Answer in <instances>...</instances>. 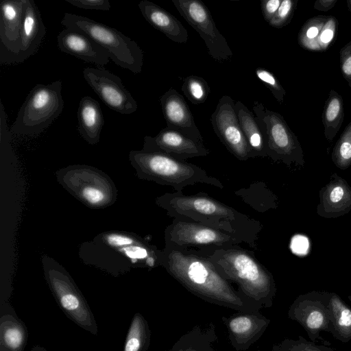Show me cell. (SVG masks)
Here are the masks:
<instances>
[{
	"instance_id": "1",
	"label": "cell",
	"mask_w": 351,
	"mask_h": 351,
	"mask_svg": "<svg viewBox=\"0 0 351 351\" xmlns=\"http://www.w3.org/2000/svg\"><path fill=\"white\" fill-rule=\"evenodd\" d=\"M161 266L186 289L210 302L239 311L254 312L217 270L200 253L191 250L165 246Z\"/></svg>"
},
{
	"instance_id": "6",
	"label": "cell",
	"mask_w": 351,
	"mask_h": 351,
	"mask_svg": "<svg viewBox=\"0 0 351 351\" xmlns=\"http://www.w3.org/2000/svg\"><path fill=\"white\" fill-rule=\"evenodd\" d=\"M65 27L80 30L106 50L117 66L135 74L142 71L144 53L136 42L117 29L88 17L66 12L60 21Z\"/></svg>"
},
{
	"instance_id": "21",
	"label": "cell",
	"mask_w": 351,
	"mask_h": 351,
	"mask_svg": "<svg viewBox=\"0 0 351 351\" xmlns=\"http://www.w3.org/2000/svg\"><path fill=\"white\" fill-rule=\"evenodd\" d=\"M317 214L324 218H337L351 210V187L343 178L333 173L319 191Z\"/></svg>"
},
{
	"instance_id": "20",
	"label": "cell",
	"mask_w": 351,
	"mask_h": 351,
	"mask_svg": "<svg viewBox=\"0 0 351 351\" xmlns=\"http://www.w3.org/2000/svg\"><path fill=\"white\" fill-rule=\"evenodd\" d=\"M46 34L40 12L33 0H26L19 53L8 64L21 63L38 50Z\"/></svg>"
},
{
	"instance_id": "10",
	"label": "cell",
	"mask_w": 351,
	"mask_h": 351,
	"mask_svg": "<svg viewBox=\"0 0 351 351\" xmlns=\"http://www.w3.org/2000/svg\"><path fill=\"white\" fill-rule=\"evenodd\" d=\"M167 247L195 251L239 245L256 247V241L242 234L230 232L204 223L174 218L165 230Z\"/></svg>"
},
{
	"instance_id": "31",
	"label": "cell",
	"mask_w": 351,
	"mask_h": 351,
	"mask_svg": "<svg viewBox=\"0 0 351 351\" xmlns=\"http://www.w3.org/2000/svg\"><path fill=\"white\" fill-rule=\"evenodd\" d=\"M332 160L341 169H346L351 165V122L337 141L332 153Z\"/></svg>"
},
{
	"instance_id": "7",
	"label": "cell",
	"mask_w": 351,
	"mask_h": 351,
	"mask_svg": "<svg viewBox=\"0 0 351 351\" xmlns=\"http://www.w3.org/2000/svg\"><path fill=\"white\" fill-rule=\"evenodd\" d=\"M62 81L38 84L27 95L14 122L12 134L35 136L48 128L60 115L64 108Z\"/></svg>"
},
{
	"instance_id": "43",
	"label": "cell",
	"mask_w": 351,
	"mask_h": 351,
	"mask_svg": "<svg viewBox=\"0 0 351 351\" xmlns=\"http://www.w3.org/2000/svg\"><path fill=\"white\" fill-rule=\"evenodd\" d=\"M347 6L350 12H351V0H347Z\"/></svg>"
},
{
	"instance_id": "44",
	"label": "cell",
	"mask_w": 351,
	"mask_h": 351,
	"mask_svg": "<svg viewBox=\"0 0 351 351\" xmlns=\"http://www.w3.org/2000/svg\"><path fill=\"white\" fill-rule=\"evenodd\" d=\"M348 300H350V302H351V295H348Z\"/></svg>"
},
{
	"instance_id": "32",
	"label": "cell",
	"mask_w": 351,
	"mask_h": 351,
	"mask_svg": "<svg viewBox=\"0 0 351 351\" xmlns=\"http://www.w3.org/2000/svg\"><path fill=\"white\" fill-rule=\"evenodd\" d=\"M329 16H317L308 20L301 28L298 34V42L301 47L308 49L311 40L320 38L324 27Z\"/></svg>"
},
{
	"instance_id": "16",
	"label": "cell",
	"mask_w": 351,
	"mask_h": 351,
	"mask_svg": "<svg viewBox=\"0 0 351 351\" xmlns=\"http://www.w3.org/2000/svg\"><path fill=\"white\" fill-rule=\"evenodd\" d=\"M143 149L159 152L180 160L206 156L210 150L199 142L182 132L165 128L156 136H145Z\"/></svg>"
},
{
	"instance_id": "22",
	"label": "cell",
	"mask_w": 351,
	"mask_h": 351,
	"mask_svg": "<svg viewBox=\"0 0 351 351\" xmlns=\"http://www.w3.org/2000/svg\"><path fill=\"white\" fill-rule=\"evenodd\" d=\"M28 330L10 303L0 304V351H24Z\"/></svg>"
},
{
	"instance_id": "36",
	"label": "cell",
	"mask_w": 351,
	"mask_h": 351,
	"mask_svg": "<svg viewBox=\"0 0 351 351\" xmlns=\"http://www.w3.org/2000/svg\"><path fill=\"white\" fill-rule=\"evenodd\" d=\"M339 59L342 75L351 88V40L340 49Z\"/></svg>"
},
{
	"instance_id": "18",
	"label": "cell",
	"mask_w": 351,
	"mask_h": 351,
	"mask_svg": "<svg viewBox=\"0 0 351 351\" xmlns=\"http://www.w3.org/2000/svg\"><path fill=\"white\" fill-rule=\"evenodd\" d=\"M57 43L61 51L101 67L110 60L106 50L84 32L76 29L65 27L59 32Z\"/></svg>"
},
{
	"instance_id": "38",
	"label": "cell",
	"mask_w": 351,
	"mask_h": 351,
	"mask_svg": "<svg viewBox=\"0 0 351 351\" xmlns=\"http://www.w3.org/2000/svg\"><path fill=\"white\" fill-rule=\"evenodd\" d=\"M282 0H263L261 1V9L264 19L269 23L277 10H278Z\"/></svg>"
},
{
	"instance_id": "41",
	"label": "cell",
	"mask_w": 351,
	"mask_h": 351,
	"mask_svg": "<svg viewBox=\"0 0 351 351\" xmlns=\"http://www.w3.org/2000/svg\"><path fill=\"white\" fill-rule=\"evenodd\" d=\"M31 351H47V350L41 346L36 345L32 348Z\"/></svg>"
},
{
	"instance_id": "3",
	"label": "cell",
	"mask_w": 351,
	"mask_h": 351,
	"mask_svg": "<svg viewBox=\"0 0 351 351\" xmlns=\"http://www.w3.org/2000/svg\"><path fill=\"white\" fill-rule=\"evenodd\" d=\"M157 206L176 219L193 221L247 237L256 241L261 223L206 194L166 193L156 198Z\"/></svg>"
},
{
	"instance_id": "19",
	"label": "cell",
	"mask_w": 351,
	"mask_h": 351,
	"mask_svg": "<svg viewBox=\"0 0 351 351\" xmlns=\"http://www.w3.org/2000/svg\"><path fill=\"white\" fill-rule=\"evenodd\" d=\"M159 99L167 128L179 131L190 138L204 143L195 119L182 95L171 88Z\"/></svg>"
},
{
	"instance_id": "11",
	"label": "cell",
	"mask_w": 351,
	"mask_h": 351,
	"mask_svg": "<svg viewBox=\"0 0 351 351\" xmlns=\"http://www.w3.org/2000/svg\"><path fill=\"white\" fill-rule=\"evenodd\" d=\"M252 110L263 134L267 156L289 166L293 162L303 166L300 143L283 117L258 101L254 102Z\"/></svg>"
},
{
	"instance_id": "2",
	"label": "cell",
	"mask_w": 351,
	"mask_h": 351,
	"mask_svg": "<svg viewBox=\"0 0 351 351\" xmlns=\"http://www.w3.org/2000/svg\"><path fill=\"white\" fill-rule=\"evenodd\" d=\"M80 256L84 263L118 276L132 268L161 266L162 250L134 233L108 231L82 243Z\"/></svg>"
},
{
	"instance_id": "40",
	"label": "cell",
	"mask_w": 351,
	"mask_h": 351,
	"mask_svg": "<svg viewBox=\"0 0 351 351\" xmlns=\"http://www.w3.org/2000/svg\"><path fill=\"white\" fill-rule=\"evenodd\" d=\"M185 338V339L189 342V341L186 338V337L184 336V337ZM188 343V342H187ZM193 347H192L191 345H190V347H189V349L186 348H184V349L182 348H178V349H176L174 351H203L202 350V346H200V350H198L197 346H194V345L193 344V343L191 341L189 342Z\"/></svg>"
},
{
	"instance_id": "17",
	"label": "cell",
	"mask_w": 351,
	"mask_h": 351,
	"mask_svg": "<svg viewBox=\"0 0 351 351\" xmlns=\"http://www.w3.org/2000/svg\"><path fill=\"white\" fill-rule=\"evenodd\" d=\"M26 0H3L0 5V63L8 64L21 46Z\"/></svg>"
},
{
	"instance_id": "29",
	"label": "cell",
	"mask_w": 351,
	"mask_h": 351,
	"mask_svg": "<svg viewBox=\"0 0 351 351\" xmlns=\"http://www.w3.org/2000/svg\"><path fill=\"white\" fill-rule=\"evenodd\" d=\"M151 332L144 317L136 313L128 328L123 351H148Z\"/></svg>"
},
{
	"instance_id": "34",
	"label": "cell",
	"mask_w": 351,
	"mask_h": 351,
	"mask_svg": "<svg viewBox=\"0 0 351 351\" xmlns=\"http://www.w3.org/2000/svg\"><path fill=\"white\" fill-rule=\"evenodd\" d=\"M257 77L268 87L277 101L282 104L286 91L276 76L269 70L257 68L255 71Z\"/></svg>"
},
{
	"instance_id": "5",
	"label": "cell",
	"mask_w": 351,
	"mask_h": 351,
	"mask_svg": "<svg viewBox=\"0 0 351 351\" xmlns=\"http://www.w3.org/2000/svg\"><path fill=\"white\" fill-rule=\"evenodd\" d=\"M129 160L139 179L171 186L176 192L197 184H209L223 189V183L209 176L201 167L180 160L166 154L144 149L132 150Z\"/></svg>"
},
{
	"instance_id": "15",
	"label": "cell",
	"mask_w": 351,
	"mask_h": 351,
	"mask_svg": "<svg viewBox=\"0 0 351 351\" xmlns=\"http://www.w3.org/2000/svg\"><path fill=\"white\" fill-rule=\"evenodd\" d=\"M82 74L86 83L111 110L121 114L137 110V102L119 76L103 67H86Z\"/></svg>"
},
{
	"instance_id": "9",
	"label": "cell",
	"mask_w": 351,
	"mask_h": 351,
	"mask_svg": "<svg viewBox=\"0 0 351 351\" xmlns=\"http://www.w3.org/2000/svg\"><path fill=\"white\" fill-rule=\"evenodd\" d=\"M55 175L64 189L89 208H104L117 199V190L112 179L94 167L69 165Z\"/></svg>"
},
{
	"instance_id": "37",
	"label": "cell",
	"mask_w": 351,
	"mask_h": 351,
	"mask_svg": "<svg viewBox=\"0 0 351 351\" xmlns=\"http://www.w3.org/2000/svg\"><path fill=\"white\" fill-rule=\"evenodd\" d=\"M72 5L85 10L109 11L111 5L108 0H65Z\"/></svg>"
},
{
	"instance_id": "24",
	"label": "cell",
	"mask_w": 351,
	"mask_h": 351,
	"mask_svg": "<svg viewBox=\"0 0 351 351\" xmlns=\"http://www.w3.org/2000/svg\"><path fill=\"white\" fill-rule=\"evenodd\" d=\"M250 313L231 317L228 320V328L231 341L237 349H244V346H248L256 341L269 322L266 317L255 315V312Z\"/></svg>"
},
{
	"instance_id": "4",
	"label": "cell",
	"mask_w": 351,
	"mask_h": 351,
	"mask_svg": "<svg viewBox=\"0 0 351 351\" xmlns=\"http://www.w3.org/2000/svg\"><path fill=\"white\" fill-rule=\"evenodd\" d=\"M196 252L210 260L226 280L236 282L248 299L266 307L271 306L276 293L274 279L254 253L240 245Z\"/></svg>"
},
{
	"instance_id": "35",
	"label": "cell",
	"mask_w": 351,
	"mask_h": 351,
	"mask_svg": "<svg viewBox=\"0 0 351 351\" xmlns=\"http://www.w3.org/2000/svg\"><path fill=\"white\" fill-rule=\"evenodd\" d=\"M298 0H283L272 19L268 23L275 28H282L288 25L293 18Z\"/></svg>"
},
{
	"instance_id": "39",
	"label": "cell",
	"mask_w": 351,
	"mask_h": 351,
	"mask_svg": "<svg viewBox=\"0 0 351 351\" xmlns=\"http://www.w3.org/2000/svg\"><path fill=\"white\" fill-rule=\"evenodd\" d=\"M337 0H317L314 3V8L318 11L327 12L332 9Z\"/></svg>"
},
{
	"instance_id": "12",
	"label": "cell",
	"mask_w": 351,
	"mask_h": 351,
	"mask_svg": "<svg viewBox=\"0 0 351 351\" xmlns=\"http://www.w3.org/2000/svg\"><path fill=\"white\" fill-rule=\"evenodd\" d=\"M180 15L204 40L208 53L219 62L230 60L233 56L225 37L218 30L211 13L199 0H172Z\"/></svg>"
},
{
	"instance_id": "33",
	"label": "cell",
	"mask_w": 351,
	"mask_h": 351,
	"mask_svg": "<svg viewBox=\"0 0 351 351\" xmlns=\"http://www.w3.org/2000/svg\"><path fill=\"white\" fill-rule=\"evenodd\" d=\"M272 351H334L326 345L317 344L299 335L297 339H286L274 346Z\"/></svg>"
},
{
	"instance_id": "28",
	"label": "cell",
	"mask_w": 351,
	"mask_h": 351,
	"mask_svg": "<svg viewBox=\"0 0 351 351\" xmlns=\"http://www.w3.org/2000/svg\"><path fill=\"white\" fill-rule=\"evenodd\" d=\"M343 99L335 90L330 91L325 103L322 123L326 138L331 142L339 132L344 119Z\"/></svg>"
},
{
	"instance_id": "27",
	"label": "cell",
	"mask_w": 351,
	"mask_h": 351,
	"mask_svg": "<svg viewBox=\"0 0 351 351\" xmlns=\"http://www.w3.org/2000/svg\"><path fill=\"white\" fill-rule=\"evenodd\" d=\"M332 335L337 340L347 343L351 339V308L335 293L328 303Z\"/></svg>"
},
{
	"instance_id": "23",
	"label": "cell",
	"mask_w": 351,
	"mask_h": 351,
	"mask_svg": "<svg viewBox=\"0 0 351 351\" xmlns=\"http://www.w3.org/2000/svg\"><path fill=\"white\" fill-rule=\"evenodd\" d=\"M138 6L144 19L171 40L177 43L187 42V30L180 21L168 11L148 0L141 1Z\"/></svg>"
},
{
	"instance_id": "42",
	"label": "cell",
	"mask_w": 351,
	"mask_h": 351,
	"mask_svg": "<svg viewBox=\"0 0 351 351\" xmlns=\"http://www.w3.org/2000/svg\"><path fill=\"white\" fill-rule=\"evenodd\" d=\"M302 241V239H299V240L297 241V242H298V244H301ZM299 246H300V247H299V249L298 250V253H301V252L302 253V252L301 251L302 250H301V245H300Z\"/></svg>"
},
{
	"instance_id": "26",
	"label": "cell",
	"mask_w": 351,
	"mask_h": 351,
	"mask_svg": "<svg viewBox=\"0 0 351 351\" xmlns=\"http://www.w3.org/2000/svg\"><path fill=\"white\" fill-rule=\"evenodd\" d=\"M235 111L253 157H266L263 134L254 114L240 101L235 102Z\"/></svg>"
},
{
	"instance_id": "13",
	"label": "cell",
	"mask_w": 351,
	"mask_h": 351,
	"mask_svg": "<svg viewBox=\"0 0 351 351\" xmlns=\"http://www.w3.org/2000/svg\"><path fill=\"white\" fill-rule=\"evenodd\" d=\"M331 293L313 291L300 295L288 311L289 317L301 325L313 342L319 338L322 331L332 333L328 307Z\"/></svg>"
},
{
	"instance_id": "8",
	"label": "cell",
	"mask_w": 351,
	"mask_h": 351,
	"mask_svg": "<svg viewBox=\"0 0 351 351\" xmlns=\"http://www.w3.org/2000/svg\"><path fill=\"white\" fill-rule=\"evenodd\" d=\"M45 278L59 307L82 329L97 335L98 326L84 296L68 271L53 258L42 257Z\"/></svg>"
},
{
	"instance_id": "14",
	"label": "cell",
	"mask_w": 351,
	"mask_h": 351,
	"mask_svg": "<svg viewBox=\"0 0 351 351\" xmlns=\"http://www.w3.org/2000/svg\"><path fill=\"white\" fill-rule=\"evenodd\" d=\"M210 122L221 142L237 159L244 161L253 158L235 111V102L231 97L223 95L220 98L211 114Z\"/></svg>"
},
{
	"instance_id": "25",
	"label": "cell",
	"mask_w": 351,
	"mask_h": 351,
	"mask_svg": "<svg viewBox=\"0 0 351 351\" xmlns=\"http://www.w3.org/2000/svg\"><path fill=\"white\" fill-rule=\"evenodd\" d=\"M77 117V130L80 136L90 145L97 144L104 123L99 102L90 96L82 97Z\"/></svg>"
},
{
	"instance_id": "30",
	"label": "cell",
	"mask_w": 351,
	"mask_h": 351,
	"mask_svg": "<svg viewBox=\"0 0 351 351\" xmlns=\"http://www.w3.org/2000/svg\"><path fill=\"white\" fill-rule=\"evenodd\" d=\"M181 89L186 98L196 105L204 104L210 92L207 82L203 77L193 75L184 79Z\"/></svg>"
}]
</instances>
